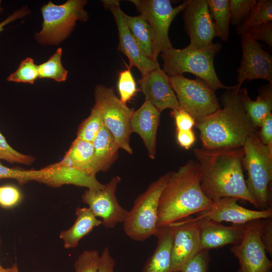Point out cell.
Returning a JSON list of instances; mask_svg holds the SVG:
<instances>
[{"label":"cell","mask_w":272,"mask_h":272,"mask_svg":"<svg viewBox=\"0 0 272 272\" xmlns=\"http://www.w3.org/2000/svg\"><path fill=\"white\" fill-rule=\"evenodd\" d=\"M115 261L110 254L109 249L106 247L100 254L97 272H114Z\"/></svg>","instance_id":"ee69618b"},{"label":"cell","mask_w":272,"mask_h":272,"mask_svg":"<svg viewBox=\"0 0 272 272\" xmlns=\"http://www.w3.org/2000/svg\"><path fill=\"white\" fill-rule=\"evenodd\" d=\"M94 147L93 170L107 172L118 158L119 149L113 135L104 125L92 142Z\"/></svg>","instance_id":"7402d4cb"},{"label":"cell","mask_w":272,"mask_h":272,"mask_svg":"<svg viewBox=\"0 0 272 272\" xmlns=\"http://www.w3.org/2000/svg\"><path fill=\"white\" fill-rule=\"evenodd\" d=\"M220 42L208 45L189 43L182 49L173 47L161 53L163 70L169 76L189 73L206 81L214 90L228 89L233 86L224 85L220 81L214 67L215 55L221 50Z\"/></svg>","instance_id":"277c9868"},{"label":"cell","mask_w":272,"mask_h":272,"mask_svg":"<svg viewBox=\"0 0 272 272\" xmlns=\"http://www.w3.org/2000/svg\"><path fill=\"white\" fill-rule=\"evenodd\" d=\"M2 11V8L1 7V1H0V13Z\"/></svg>","instance_id":"681fc988"},{"label":"cell","mask_w":272,"mask_h":272,"mask_svg":"<svg viewBox=\"0 0 272 272\" xmlns=\"http://www.w3.org/2000/svg\"><path fill=\"white\" fill-rule=\"evenodd\" d=\"M85 0H68L62 5L49 1L41 7L43 22L41 30L35 35L42 44L57 45L73 30L77 21H86L88 14L84 7Z\"/></svg>","instance_id":"52a82bcc"},{"label":"cell","mask_w":272,"mask_h":272,"mask_svg":"<svg viewBox=\"0 0 272 272\" xmlns=\"http://www.w3.org/2000/svg\"><path fill=\"white\" fill-rule=\"evenodd\" d=\"M29 10L26 8H23L15 12L13 14L9 16L5 20L0 23V32L4 30L5 26L18 19L24 17L29 13Z\"/></svg>","instance_id":"bcb514c9"},{"label":"cell","mask_w":272,"mask_h":272,"mask_svg":"<svg viewBox=\"0 0 272 272\" xmlns=\"http://www.w3.org/2000/svg\"><path fill=\"white\" fill-rule=\"evenodd\" d=\"M45 168V173L38 182L53 187L73 184L88 189H100L104 184L100 182L96 175L65 165L60 162Z\"/></svg>","instance_id":"44dd1931"},{"label":"cell","mask_w":272,"mask_h":272,"mask_svg":"<svg viewBox=\"0 0 272 272\" xmlns=\"http://www.w3.org/2000/svg\"><path fill=\"white\" fill-rule=\"evenodd\" d=\"M177 140L182 148L188 150L195 141L194 133L192 129L177 130Z\"/></svg>","instance_id":"f6af8a7d"},{"label":"cell","mask_w":272,"mask_h":272,"mask_svg":"<svg viewBox=\"0 0 272 272\" xmlns=\"http://www.w3.org/2000/svg\"><path fill=\"white\" fill-rule=\"evenodd\" d=\"M62 50L58 48L55 52L45 62L38 65L39 78H46L57 82L66 80L68 71L61 63Z\"/></svg>","instance_id":"4dcf8cb0"},{"label":"cell","mask_w":272,"mask_h":272,"mask_svg":"<svg viewBox=\"0 0 272 272\" xmlns=\"http://www.w3.org/2000/svg\"><path fill=\"white\" fill-rule=\"evenodd\" d=\"M184 29L190 43L208 45L216 37L207 0H187L182 11Z\"/></svg>","instance_id":"e0dca14e"},{"label":"cell","mask_w":272,"mask_h":272,"mask_svg":"<svg viewBox=\"0 0 272 272\" xmlns=\"http://www.w3.org/2000/svg\"><path fill=\"white\" fill-rule=\"evenodd\" d=\"M1 239L0 238V247H1ZM3 268H4V267L0 264V270L3 269Z\"/></svg>","instance_id":"c3c4849f"},{"label":"cell","mask_w":272,"mask_h":272,"mask_svg":"<svg viewBox=\"0 0 272 272\" xmlns=\"http://www.w3.org/2000/svg\"><path fill=\"white\" fill-rule=\"evenodd\" d=\"M102 2L104 7L109 10L113 16L119 37L117 49L128 58L129 67H137L143 77L160 66L158 62L146 56L139 47L126 24L119 1L104 0Z\"/></svg>","instance_id":"9a60e30c"},{"label":"cell","mask_w":272,"mask_h":272,"mask_svg":"<svg viewBox=\"0 0 272 272\" xmlns=\"http://www.w3.org/2000/svg\"><path fill=\"white\" fill-rule=\"evenodd\" d=\"M179 108L195 120L208 116L221 108L215 91L203 80L189 79L183 75L169 77Z\"/></svg>","instance_id":"30bf717a"},{"label":"cell","mask_w":272,"mask_h":272,"mask_svg":"<svg viewBox=\"0 0 272 272\" xmlns=\"http://www.w3.org/2000/svg\"><path fill=\"white\" fill-rule=\"evenodd\" d=\"M239 199L225 197L213 201L207 210L197 214L194 220H206L218 223L231 222L234 224H245L250 222L271 218V208L265 210H250L237 203Z\"/></svg>","instance_id":"2e32d148"},{"label":"cell","mask_w":272,"mask_h":272,"mask_svg":"<svg viewBox=\"0 0 272 272\" xmlns=\"http://www.w3.org/2000/svg\"><path fill=\"white\" fill-rule=\"evenodd\" d=\"M260 237L266 252L272 253V221L271 218L260 220Z\"/></svg>","instance_id":"b9f144b4"},{"label":"cell","mask_w":272,"mask_h":272,"mask_svg":"<svg viewBox=\"0 0 272 272\" xmlns=\"http://www.w3.org/2000/svg\"><path fill=\"white\" fill-rule=\"evenodd\" d=\"M256 0H229L230 22L235 26L246 18Z\"/></svg>","instance_id":"836d02e7"},{"label":"cell","mask_w":272,"mask_h":272,"mask_svg":"<svg viewBox=\"0 0 272 272\" xmlns=\"http://www.w3.org/2000/svg\"><path fill=\"white\" fill-rule=\"evenodd\" d=\"M245 33L254 40L257 41L260 40L264 42L269 48H271L272 22L265 23L253 27Z\"/></svg>","instance_id":"ab89813d"},{"label":"cell","mask_w":272,"mask_h":272,"mask_svg":"<svg viewBox=\"0 0 272 272\" xmlns=\"http://www.w3.org/2000/svg\"><path fill=\"white\" fill-rule=\"evenodd\" d=\"M268 22H272V1H256L245 20L236 26V31L242 35L251 28Z\"/></svg>","instance_id":"f1b7e54d"},{"label":"cell","mask_w":272,"mask_h":272,"mask_svg":"<svg viewBox=\"0 0 272 272\" xmlns=\"http://www.w3.org/2000/svg\"><path fill=\"white\" fill-rule=\"evenodd\" d=\"M168 226L172 233L171 272H180L201 250L198 223L189 217Z\"/></svg>","instance_id":"4fadbf2b"},{"label":"cell","mask_w":272,"mask_h":272,"mask_svg":"<svg viewBox=\"0 0 272 272\" xmlns=\"http://www.w3.org/2000/svg\"><path fill=\"white\" fill-rule=\"evenodd\" d=\"M138 12L148 23L153 36V59L173 47L169 30L175 17L185 8L187 0L173 7L169 0H130Z\"/></svg>","instance_id":"9c48e42d"},{"label":"cell","mask_w":272,"mask_h":272,"mask_svg":"<svg viewBox=\"0 0 272 272\" xmlns=\"http://www.w3.org/2000/svg\"><path fill=\"white\" fill-rule=\"evenodd\" d=\"M169 176V172L151 183L128 211L123 222V230L131 239L144 241L157 233L159 199Z\"/></svg>","instance_id":"8992f818"},{"label":"cell","mask_w":272,"mask_h":272,"mask_svg":"<svg viewBox=\"0 0 272 272\" xmlns=\"http://www.w3.org/2000/svg\"><path fill=\"white\" fill-rule=\"evenodd\" d=\"M103 126L101 110L95 104L89 116L80 124L77 133V138L92 143Z\"/></svg>","instance_id":"f546056e"},{"label":"cell","mask_w":272,"mask_h":272,"mask_svg":"<svg viewBox=\"0 0 272 272\" xmlns=\"http://www.w3.org/2000/svg\"><path fill=\"white\" fill-rule=\"evenodd\" d=\"M207 1L210 14L215 25L216 35L226 42L229 37V0Z\"/></svg>","instance_id":"83f0119b"},{"label":"cell","mask_w":272,"mask_h":272,"mask_svg":"<svg viewBox=\"0 0 272 272\" xmlns=\"http://www.w3.org/2000/svg\"><path fill=\"white\" fill-rule=\"evenodd\" d=\"M260 220L246 224L244 236L240 242L233 245L231 251L238 259L239 268L237 272H269L271 261L260 237Z\"/></svg>","instance_id":"8fae6325"},{"label":"cell","mask_w":272,"mask_h":272,"mask_svg":"<svg viewBox=\"0 0 272 272\" xmlns=\"http://www.w3.org/2000/svg\"><path fill=\"white\" fill-rule=\"evenodd\" d=\"M96 104L100 108L104 125L113 135L118 147L131 155L129 144L131 133L130 118L134 111L123 104L115 94L113 87L97 85L94 90Z\"/></svg>","instance_id":"ba28073f"},{"label":"cell","mask_w":272,"mask_h":272,"mask_svg":"<svg viewBox=\"0 0 272 272\" xmlns=\"http://www.w3.org/2000/svg\"><path fill=\"white\" fill-rule=\"evenodd\" d=\"M93 158L92 143L76 138L60 162L65 165L96 175L93 170Z\"/></svg>","instance_id":"484cf974"},{"label":"cell","mask_w":272,"mask_h":272,"mask_svg":"<svg viewBox=\"0 0 272 272\" xmlns=\"http://www.w3.org/2000/svg\"><path fill=\"white\" fill-rule=\"evenodd\" d=\"M157 247L143 268L142 272H171L172 233L169 226L158 228L155 235Z\"/></svg>","instance_id":"cb8c5ba5"},{"label":"cell","mask_w":272,"mask_h":272,"mask_svg":"<svg viewBox=\"0 0 272 272\" xmlns=\"http://www.w3.org/2000/svg\"><path fill=\"white\" fill-rule=\"evenodd\" d=\"M210 259L209 250H201L184 265L180 272H208Z\"/></svg>","instance_id":"f35d334b"},{"label":"cell","mask_w":272,"mask_h":272,"mask_svg":"<svg viewBox=\"0 0 272 272\" xmlns=\"http://www.w3.org/2000/svg\"><path fill=\"white\" fill-rule=\"evenodd\" d=\"M22 198L21 192L16 187L11 185L0 186V207L13 208L21 202Z\"/></svg>","instance_id":"74e56055"},{"label":"cell","mask_w":272,"mask_h":272,"mask_svg":"<svg viewBox=\"0 0 272 272\" xmlns=\"http://www.w3.org/2000/svg\"><path fill=\"white\" fill-rule=\"evenodd\" d=\"M0 160L11 163L30 165L34 162V157L22 154L11 147L0 132Z\"/></svg>","instance_id":"e575fe53"},{"label":"cell","mask_w":272,"mask_h":272,"mask_svg":"<svg viewBox=\"0 0 272 272\" xmlns=\"http://www.w3.org/2000/svg\"><path fill=\"white\" fill-rule=\"evenodd\" d=\"M100 255L97 250H86L74 262L75 272H97Z\"/></svg>","instance_id":"d590c367"},{"label":"cell","mask_w":272,"mask_h":272,"mask_svg":"<svg viewBox=\"0 0 272 272\" xmlns=\"http://www.w3.org/2000/svg\"><path fill=\"white\" fill-rule=\"evenodd\" d=\"M239 90L236 85L226 89L220 97L222 108L195 121L202 148L242 147L247 137L257 131L244 109Z\"/></svg>","instance_id":"7a4b0ae2"},{"label":"cell","mask_w":272,"mask_h":272,"mask_svg":"<svg viewBox=\"0 0 272 272\" xmlns=\"http://www.w3.org/2000/svg\"><path fill=\"white\" fill-rule=\"evenodd\" d=\"M243 148L248 190L256 201L257 208H271L268 191L272 179V148L261 143L257 131L247 137Z\"/></svg>","instance_id":"5b68a950"},{"label":"cell","mask_w":272,"mask_h":272,"mask_svg":"<svg viewBox=\"0 0 272 272\" xmlns=\"http://www.w3.org/2000/svg\"><path fill=\"white\" fill-rule=\"evenodd\" d=\"M40 175L38 170H24L9 168L0 162V179L10 178L16 180L20 184H23L29 181H35Z\"/></svg>","instance_id":"8d00e7d4"},{"label":"cell","mask_w":272,"mask_h":272,"mask_svg":"<svg viewBox=\"0 0 272 272\" xmlns=\"http://www.w3.org/2000/svg\"><path fill=\"white\" fill-rule=\"evenodd\" d=\"M239 95L244 109L253 125L261 126L264 118L272 110V84L268 83L258 90V96L254 101L249 97L246 88H240Z\"/></svg>","instance_id":"603a6c76"},{"label":"cell","mask_w":272,"mask_h":272,"mask_svg":"<svg viewBox=\"0 0 272 272\" xmlns=\"http://www.w3.org/2000/svg\"><path fill=\"white\" fill-rule=\"evenodd\" d=\"M171 116L175 120L177 130L192 129L195 125V119L189 114L180 108L172 110Z\"/></svg>","instance_id":"60d3db41"},{"label":"cell","mask_w":272,"mask_h":272,"mask_svg":"<svg viewBox=\"0 0 272 272\" xmlns=\"http://www.w3.org/2000/svg\"><path fill=\"white\" fill-rule=\"evenodd\" d=\"M241 36L242 58L237 70V87L240 89L246 80L263 79L272 84L271 55L245 33Z\"/></svg>","instance_id":"5bb4252c"},{"label":"cell","mask_w":272,"mask_h":272,"mask_svg":"<svg viewBox=\"0 0 272 272\" xmlns=\"http://www.w3.org/2000/svg\"><path fill=\"white\" fill-rule=\"evenodd\" d=\"M18 270V266L16 264H14L12 266L9 268H5L0 270V272H17Z\"/></svg>","instance_id":"7dc6e473"},{"label":"cell","mask_w":272,"mask_h":272,"mask_svg":"<svg viewBox=\"0 0 272 272\" xmlns=\"http://www.w3.org/2000/svg\"><path fill=\"white\" fill-rule=\"evenodd\" d=\"M117 89L120 96L119 99L124 104L131 100L136 94L138 89L130 67L119 73Z\"/></svg>","instance_id":"d6a6232c"},{"label":"cell","mask_w":272,"mask_h":272,"mask_svg":"<svg viewBox=\"0 0 272 272\" xmlns=\"http://www.w3.org/2000/svg\"><path fill=\"white\" fill-rule=\"evenodd\" d=\"M269 272H271V271H270Z\"/></svg>","instance_id":"816d5d0a"},{"label":"cell","mask_w":272,"mask_h":272,"mask_svg":"<svg viewBox=\"0 0 272 272\" xmlns=\"http://www.w3.org/2000/svg\"><path fill=\"white\" fill-rule=\"evenodd\" d=\"M17 272H19V269L17 271Z\"/></svg>","instance_id":"f907efd6"},{"label":"cell","mask_w":272,"mask_h":272,"mask_svg":"<svg viewBox=\"0 0 272 272\" xmlns=\"http://www.w3.org/2000/svg\"><path fill=\"white\" fill-rule=\"evenodd\" d=\"M145 101L160 112L166 109H179L176 95L171 85L169 77L160 66L149 72L138 81Z\"/></svg>","instance_id":"ac0fdd59"},{"label":"cell","mask_w":272,"mask_h":272,"mask_svg":"<svg viewBox=\"0 0 272 272\" xmlns=\"http://www.w3.org/2000/svg\"><path fill=\"white\" fill-rule=\"evenodd\" d=\"M75 214L76 219L74 224L68 229L62 231L59 235L66 249L77 247L83 237L95 227L102 225L101 220L96 217L88 208H77Z\"/></svg>","instance_id":"d4e9b609"},{"label":"cell","mask_w":272,"mask_h":272,"mask_svg":"<svg viewBox=\"0 0 272 272\" xmlns=\"http://www.w3.org/2000/svg\"><path fill=\"white\" fill-rule=\"evenodd\" d=\"M198 163L192 159L169 172L158 207L157 227L167 226L208 209L213 201L203 193Z\"/></svg>","instance_id":"3957f363"},{"label":"cell","mask_w":272,"mask_h":272,"mask_svg":"<svg viewBox=\"0 0 272 272\" xmlns=\"http://www.w3.org/2000/svg\"><path fill=\"white\" fill-rule=\"evenodd\" d=\"M161 112L147 101L132 114L131 132L138 134L145 146L148 156L154 160L156 154L157 132Z\"/></svg>","instance_id":"ffe728a7"},{"label":"cell","mask_w":272,"mask_h":272,"mask_svg":"<svg viewBox=\"0 0 272 272\" xmlns=\"http://www.w3.org/2000/svg\"><path fill=\"white\" fill-rule=\"evenodd\" d=\"M120 181L119 176H113L102 188L88 189L82 196V201L88 205L96 217L102 219V225L108 229L123 222L128 212L119 205L115 195Z\"/></svg>","instance_id":"7c38bea8"},{"label":"cell","mask_w":272,"mask_h":272,"mask_svg":"<svg viewBox=\"0 0 272 272\" xmlns=\"http://www.w3.org/2000/svg\"><path fill=\"white\" fill-rule=\"evenodd\" d=\"M193 153L200 172V186L209 198L214 201L222 197H235L257 207L248 190L243 174V147L195 148Z\"/></svg>","instance_id":"6da1fadb"},{"label":"cell","mask_w":272,"mask_h":272,"mask_svg":"<svg viewBox=\"0 0 272 272\" xmlns=\"http://www.w3.org/2000/svg\"><path fill=\"white\" fill-rule=\"evenodd\" d=\"M258 134L261 143L272 148V113H269L262 122Z\"/></svg>","instance_id":"7bdbcfd3"},{"label":"cell","mask_w":272,"mask_h":272,"mask_svg":"<svg viewBox=\"0 0 272 272\" xmlns=\"http://www.w3.org/2000/svg\"><path fill=\"white\" fill-rule=\"evenodd\" d=\"M39 78L38 65L34 60L27 57L22 60L17 70L10 74L7 81L16 83L33 84Z\"/></svg>","instance_id":"1f68e13d"},{"label":"cell","mask_w":272,"mask_h":272,"mask_svg":"<svg viewBox=\"0 0 272 272\" xmlns=\"http://www.w3.org/2000/svg\"><path fill=\"white\" fill-rule=\"evenodd\" d=\"M123 15L130 33L142 52L153 59V36L147 21L140 15L130 16L123 12Z\"/></svg>","instance_id":"4316f807"},{"label":"cell","mask_w":272,"mask_h":272,"mask_svg":"<svg viewBox=\"0 0 272 272\" xmlns=\"http://www.w3.org/2000/svg\"><path fill=\"white\" fill-rule=\"evenodd\" d=\"M196 221L199 227L201 250L209 251L228 244H239L244 236L247 224L227 226L212 221Z\"/></svg>","instance_id":"d6986e66"}]
</instances>
